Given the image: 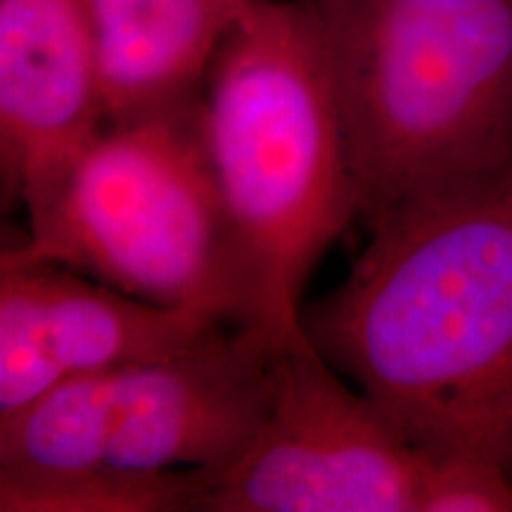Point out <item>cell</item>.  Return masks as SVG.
Returning a JSON list of instances; mask_svg holds the SVG:
<instances>
[{
  "mask_svg": "<svg viewBox=\"0 0 512 512\" xmlns=\"http://www.w3.org/2000/svg\"><path fill=\"white\" fill-rule=\"evenodd\" d=\"M252 0H91L107 124L195 100Z\"/></svg>",
  "mask_w": 512,
  "mask_h": 512,
  "instance_id": "9c48e42d",
  "label": "cell"
},
{
  "mask_svg": "<svg viewBox=\"0 0 512 512\" xmlns=\"http://www.w3.org/2000/svg\"><path fill=\"white\" fill-rule=\"evenodd\" d=\"M0 261L60 264L157 306L259 330L252 271L204 147L200 95L110 121Z\"/></svg>",
  "mask_w": 512,
  "mask_h": 512,
  "instance_id": "277c9868",
  "label": "cell"
},
{
  "mask_svg": "<svg viewBox=\"0 0 512 512\" xmlns=\"http://www.w3.org/2000/svg\"><path fill=\"white\" fill-rule=\"evenodd\" d=\"M223 320L48 261H0V415L69 377L162 361Z\"/></svg>",
  "mask_w": 512,
  "mask_h": 512,
  "instance_id": "8992f818",
  "label": "cell"
},
{
  "mask_svg": "<svg viewBox=\"0 0 512 512\" xmlns=\"http://www.w3.org/2000/svg\"><path fill=\"white\" fill-rule=\"evenodd\" d=\"M278 347L256 328L214 323L178 354L128 368L107 470L157 477L228 465L264 418Z\"/></svg>",
  "mask_w": 512,
  "mask_h": 512,
  "instance_id": "52a82bcc",
  "label": "cell"
},
{
  "mask_svg": "<svg viewBox=\"0 0 512 512\" xmlns=\"http://www.w3.org/2000/svg\"><path fill=\"white\" fill-rule=\"evenodd\" d=\"M211 171L252 271L259 332L306 337V280L358 219L332 69L306 0H252L200 91Z\"/></svg>",
  "mask_w": 512,
  "mask_h": 512,
  "instance_id": "7a4b0ae2",
  "label": "cell"
},
{
  "mask_svg": "<svg viewBox=\"0 0 512 512\" xmlns=\"http://www.w3.org/2000/svg\"><path fill=\"white\" fill-rule=\"evenodd\" d=\"M368 228L306 335L415 448L512 475V166Z\"/></svg>",
  "mask_w": 512,
  "mask_h": 512,
  "instance_id": "6da1fadb",
  "label": "cell"
},
{
  "mask_svg": "<svg viewBox=\"0 0 512 512\" xmlns=\"http://www.w3.org/2000/svg\"><path fill=\"white\" fill-rule=\"evenodd\" d=\"M335 79L358 219L512 166V0H306Z\"/></svg>",
  "mask_w": 512,
  "mask_h": 512,
  "instance_id": "3957f363",
  "label": "cell"
},
{
  "mask_svg": "<svg viewBox=\"0 0 512 512\" xmlns=\"http://www.w3.org/2000/svg\"><path fill=\"white\" fill-rule=\"evenodd\" d=\"M418 512H512V475L482 458L422 451Z\"/></svg>",
  "mask_w": 512,
  "mask_h": 512,
  "instance_id": "30bf717a",
  "label": "cell"
},
{
  "mask_svg": "<svg viewBox=\"0 0 512 512\" xmlns=\"http://www.w3.org/2000/svg\"><path fill=\"white\" fill-rule=\"evenodd\" d=\"M107 126L91 0H0V169L38 214Z\"/></svg>",
  "mask_w": 512,
  "mask_h": 512,
  "instance_id": "ba28073f",
  "label": "cell"
},
{
  "mask_svg": "<svg viewBox=\"0 0 512 512\" xmlns=\"http://www.w3.org/2000/svg\"><path fill=\"white\" fill-rule=\"evenodd\" d=\"M420 486V448L306 335L275 349L264 418L192 512H418Z\"/></svg>",
  "mask_w": 512,
  "mask_h": 512,
  "instance_id": "5b68a950",
  "label": "cell"
}]
</instances>
